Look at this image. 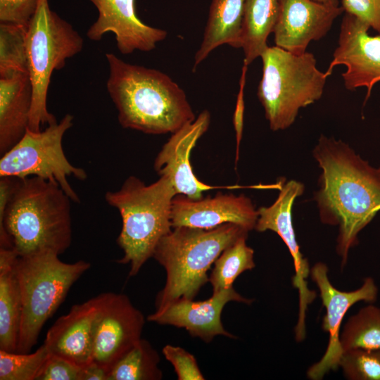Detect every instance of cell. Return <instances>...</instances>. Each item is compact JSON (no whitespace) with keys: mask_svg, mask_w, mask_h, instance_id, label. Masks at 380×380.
Instances as JSON below:
<instances>
[{"mask_svg":"<svg viewBox=\"0 0 380 380\" xmlns=\"http://www.w3.org/2000/svg\"><path fill=\"white\" fill-rule=\"evenodd\" d=\"M313 156L322 170L314 198L321 221L338 226L336 251L344 266L359 232L380 210V168L370 166L341 140L323 134Z\"/></svg>","mask_w":380,"mask_h":380,"instance_id":"1","label":"cell"},{"mask_svg":"<svg viewBox=\"0 0 380 380\" xmlns=\"http://www.w3.org/2000/svg\"><path fill=\"white\" fill-rule=\"evenodd\" d=\"M106 88L126 129L148 134L176 132L196 119L184 91L169 75L106 53Z\"/></svg>","mask_w":380,"mask_h":380,"instance_id":"2","label":"cell"},{"mask_svg":"<svg viewBox=\"0 0 380 380\" xmlns=\"http://www.w3.org/2000/svg\"><path fill=\"white\" fill-rule=\"evenodd\" d=\"M72 200L57 184L38 177L21 179L0 213V248L18 256L63 253L72 242Z\"/></svg>","mask_w":380,"mask_h":380,"instance_id":"3","label":"cell"},{"mask_svg":"<svg viewBox=\"0 0 380 380\" xmlns=\"http://www.w3.org/2000/svg\"><path fill=\"white\" fill-rule=\"evenodd\" d=\"M248 232L234 223L208 229L173 227L153 255L166 272L165 286L156 298V310L180 298L194 299L209 281L208 272L221 253Z\"/></svg>","mask_w":380,"mask_h":380,"instance_id":"4","label":"cell"},{"mask_svg":"<svg viewBox=\"0 0 380 380\" xmlns=\"http://www.w3.org/2000/svg\"><path fill=\"white\" fill-rule=\"evenodd\" d=\"M176 195L165 176L148 185L130 176L118 190L106 193V201L118 209L122 219L117 243L124 255L117 262L130 265L129 277L135 276L153 258L160 240L172 230V203Z\"/></svg>","mask_w":380,"mask_h":380,"instance_id":"5","label":"cell"},{"mask_svg":"<svg viewBox=\"0 0 380 380\" xmlns=\"http://www.w3.org/2000/svg\"><path fill=\"white\" fill-rule=\"evenodd\" d=\"M260 58L262 75L258 98L270 129H287L300 108L322 97L330 75L317 68V60L310 52L298 55L268 46Z\"/></svg>","mask_w":380,"mask_h":380,"instance_id":"6","label":"cell"},{"mask_svg":"<svg viewBox=\"0 0 380 380\" xmlns=\"http://www.w3.org/2000/svg\"><path fill=\"white\" fill-rule=\"evenodd\" d=\"M58 257L54 252L44 251L17 258L15 272L22 298L17 353H30L46 322L91 267L84 260L67 263Z\"/></svg>","mask_w":380,"mask_h":380,"instance_id":"7","label":"cell"},{"mask_svg":"<svg viewBox=\"0 0 380 380\" xmlns=\"http://www.w3.org/2000/svg\"><path fill=\"white\" fill-rule=\"evenodd\" d=\"M84 39L73 27L39 0L27 27L26 48L28 74L32 87V103L28 128L34 132L57 122L49 112L47 94L54 70L65 67L66 61L80 53Z\"/></svg>","mask_w":380,"mask_h":380,"instance_id":"8","label":"cell"},{"mask_svg":"<svg viewBox=\"0 0 380 380\" xmlns=\"http://www.w3.org/2000/svg\"><path fill=\"white\" fill-rule=\"evenodd\" d=\"M72 125L73 116L66 114L43 130L27 128L21 139L1 156L0 177H38L58 185L72 202L80 203L68 178L85 180L87 173L70 163L62 146L63 136Z\"/></svg>","mask_w":380,"mask_h":380,"instance_id":"9","label":"cell"},{"mask_svg":"<svg viewBox=\"0 0 380 380\" xmlns=\"http://www.w3.org/2000/svg\"><path fill=\"white\" fill-rule=\"evenodd\" d=\"M279 194L274 203L268 207L258 209V217L255 227L258 232L271 230L277 233L287 246L292 257L295 274L293 286L298 293V316L295 327L298 341L305 337V317L308 306L316 298L315 291L308 286L307 278L310 273L308 260L303 257L296 241L292 222V208L295 199L304 192V184L296 180L285 183L281 179L277 183Z\"/></svg>","mask_w":380,"mask_h":380,"instance_id":"10","label":"cell"},{"mask_svg":"<svg viewBox=\"0 0 380 380\" xmlns=\"http://www.w3.org/2000/svg\"><path fill=\"white\" fill-rule=\"evenodd\" d=\"M328 270L327 265L321 262L310 269L311 278L319 291L326 310L322 329L329 334V342L324 355L308 370V377L312 380L322 379L329 372L339 367L343 353L340 329L347 311L357 302H374L378 296V288L372 277L365 278L362 285L354 291H343L331 283Z\"/></svg>","mask_w":380,"mask_h":380,"instance_id":"11","label":"cell"},{"mask_svg":"<svg viewBox=\"0 0 380 380\" xmlns=\"http://www.w3.org/2000/svg\"><path fill=\"white\" fill-rule=\"evenodd\" d=\"M94 338L93 362L109 372L141 338L145 319L125 294L103 293Z\"/></svg>","mask_w":380,"mask_h":380,"instance_id":"12","label":"cell"},{"mask_svg":"<svg viewBox=\"0 0 380 380\" xmlns=\"http://www.w3.org/2000/svg\"><path fill=\"white\" fill-rule=\"evenodd\" d=\"M369 26L355 16L345 13L341 24L338 45L327 70L330 75L340 65L346 89L367 88L368 99L374 85L380 82V34H368Z\"/></svg>","mask_w":380,"mask_h":380,"instance_id":"13","label":"cell"},{"mask_svg":"<svg viewBox=\"0 0 380 380\" xmlns=\"http://www.w3.org/2000/svg\"><path fill=\"white\" fill-rule=\"evenodd\" d=\"M210 123V113L204 110L194 121L173 132L156 156L155 170L158 175L170 179L177 194L198 199L203 197V192L211 189L239 187L209 185L198 179L192 170L191 152L208 129Z\"/></svg>","mask_w":380,"mask_h":380,"instance_id":"14","label":"cell"},{"mask_svg":"<svg viewBox=\"0 0 380 380\" xmlns=\"http://www.w3.org/2000/svg\"><path fill=\"white\" fill-rule=\"evenodd\" d=\"M258 217L252 201L243 194L217 192L214 196L192 199L177 194L172 203L173 227L186 226L213 229L225 223L255 229Z\"/></svg>","mask_w":380,"mask_h":380,"instance_id":"15","label":"cell"},{"mask_svg":"<svg viewBox=\"0 0 380 380\" xmlns=\"http://www.w3.org/2000/svg\"><path fill=\"white\" fill-rule=\"evenodd\" d=\"M344 12L338 6L312 0H280L274 27L275 46L295 54L306 52L312 41L322 39L337 17Z\"/></svg>","mask_w":380,"mask_h":380,"instance_id":"16","label":"cell"},{"mask_svg":"<svg viewBox=\"0 0 380 380\" xmlns=\"http://www.w3.org/2000/svg\"><path fill=\"white\" fill-rule=\"evenodd\" d=\"M98 18L87 31V37L99 41L108 32L115 34L118 49L124 55L136 50L150 51L167 35L166 30L149 26L137 16L135 0H89Z\"/></svg>","mask_w":380,"mask_h":380,"instance_id":"17","label":"cell"},{"mask_svg":"<svg viewBox=\"0 0 380 380\" xmlns=\"http://www.w3.org/2000/svg\"><path fill=\"white\" fill-rule=\"evenodd\" d=\"M230 301L251 304L253 300L242 296L232 287L213 292L210 298L203 301L180 298L156 310L147 319L184 328L191 336L206 343L217 335L234 338L235 336L224 328L221 320L222 310Z\"/></svg>","mask_w":380,"mask_h":380,"instance_id":"18","label":"cell"},{"mask_svg":"<svg viewBox=\"0 0 380 380\" xmlns=\"http://www.w3.org/2000/svg\"><path fill=\"white\" fill-rule=\"evenodd\" d=\"M103 293L75 304L48 330L44 344L49 353L82 367L93 362L95 322Z\"/></svg>","mask_w":380,"mask_h":380,"instance_id":"19","label":"cell"},{"mask_svg":"<svg viewBox=\"0 0 380 380\" xmlns=\"http://www.w3.org/2000/svg\"><path fill=\"white\" fill-rule=\"evenodd\" d=\"M32 87L29 75L0 77V155L23 137L29 125Z\"/></svg>","mask_w":380,"mask_h":380,"instance_id":"20","label":"cell"},{"mask_svg":"<svg viewBox=\"0 0 380 380\" xmlns=\"http://www.w3.org/2000/svg\"><path fill=\"white\" fill-rule=\"evenodd\" d=\"M18 255L0 248V350L16 352L22 317V298L15 272Z\"/></svg>","mask_w":380,"mask_h":380,"instance_id":"21","label":"cell"},{"mask_svg":"<svg viewBox=\"0 0 380 380\" xmlns=\"http://www.w3.org/2000/svg\"><path fill=\"white\" fill-rule=\"evenodd\" d=\"M245 0H212L203 37L194 56L193 71L216 48L227 44L241 48Z\"/></svg>","mask_w":380,"mask_h":380,"instance_id":"22","label":"cell"},{"mask_svg":"<svg viewBox=\"0 0 380 380\" xmlns=\"http://www.w3.org/2000/svg\"><path fill=\"white\" fill-rule=\"evenodd\" d=\"M279 9L280 0H245L241 35L243 64L248 66L267 48Z\"/></svg>","mask_w":380,"mask_h":380,"instance_id":"23","label":"cell"},{"mask_svg":"<svg viewBox=\"0 0 380 380\" xmlns=\"http://www.w3.org/2000/svg\"><path fill=\"white\" fill-rule=\"evenodd\" d=\"M158 352L146 340L141 338L112 367L108 380H160Z\"/></svg>","mask_w":380,"mask_h":380,"instance_id":"24","label":"cell"},{"mask_svg":"<svg viewBox=\"0 0 380 380\" xmlns=\"http://www.w3.org/2000/svg\"><path fill=\"white\" fill-rule=\"evenodd\" d=\"M248 235L227 246L214 262L209 281L213 293L233 287L235 279L243 272L255 266L254 251L246 244Z\"/></svg>","mask_w":380,"mask_h":380,"instance_id":"25","label":"cell"},{"mask_svg":"<svg viewBox=\"0 0 380 380\" xmlns=\"http://www.w3.org/2000/svg\"><path fill=\"white\" fill-rule=\"evenodd\" d=\"M343 351L380 350V308L368 305L351 316L340 336Z\"/></svg>","mask_w":380,"mask_h":380,"instance_id":"26","label":"cell"},{"mask_svg":"<svg viewBox=\"0 0 380 380\" xmlns=\"http://www.w3.org/2000/svg\"><path fill=\"white\" fill-rule=\"evenodd\" d=\"M26 35L27 27L0 24V77L28 74Z\"/></svg>","mask_w":380,"mask_h":380,"instance_id":"27","label":"cell"},{"mask_svg":"<svg viewBox=\"0 0 380 380\" xmlns=\"http://www.w3.org/2000/svg\"><path fill=\"white\" fill-rule=\"evenodd\" d=\"M49 355L44 344L32 353L0 350V380H36Z\"/></svg>","mask_w":380,"mask_h":380,"instance_id":"28","label":"cell"},{"mask_svg":"<svg viewBox=\"0 0 380 380\" xmlns=\"http://www.w3.org/2000/svg\"><path fill=\"white\" fill-rule=\"evenodd\" d=\"M339 367L350 380H380V350L343 351Z\"/></svg>","mask_w":380,"mask_h":380,"instance_id":"29","label":"cell"},{"mask_svg":"<svg viewBox=\"0 0 380 380\" xmlns=\"http://www.w3.org/2000/svg\"><path fill=\"white\" fill-rule=\"evenodd\" d=\"M165 359L174 367L179 380H203L195 357L184 348L166 345L163 348Z\"/></svg>","mask_w":380,"mask_h":380,"instance_id":"30","label":"cell"},{"mask_svg":"<svg viewBox=\"0 0 380 380\" xmlns=\"http://www.w3.org/2000/svg\"><path fill=\"white\" fill-rule=\"evenodd\" d=\"M83 367L49 353L36 380H81Z\"/></svg>","mask_w":380,"mask_h":380,"instance_id":"31","label":"cell"},{"mask_svg":"<svg viewBox=\"0 0 380 380\" xmlns=\"http://www.w3.org/2000/svg\"><path fill=\"white\" fill-rule=\"evenodd\" d=\"M39 0H0V22L27 27Z\"/></svg>","mask_w":380,"mask_h":380,"instance_id":"32","label":"cell"},{"mask_svg":"<svg viewBox=\"0 0 380 380\" xmlns=\"http://www.w3.org/2000/svg\"><path fill=\"white\" fill-rule=\"evenodd\" d=\"M344 13L361 20L380 34V0H341Z\"/></svg>","mask_w":380,"mask_h":380,"instance_id":"33","label":"cell"},{"mask_svg":"<svg viewBox=\"0 0 380 380\" xmlns=\"http://www.w3.org/2000/svg\"><path fill=\"white\" fill-rule=\"evenodd\" d=\"M248 65L243 64L242 67L241 75L239 80V90L236 97V106L233 115V125L236 134V163L239 158V145L242 137L243 125V113H244V87L246 80V72Z\"/></svg>","mask_w":380,"mask_h":380,"instance_id":"34","label":"cell"},{"mask_svg":"<svg viewBox=\"0 0 380 380\" xmlns=\"http://www.w3.org/2000/svg\"><path fill=\"white\" fill-rule=\"evenodd\" d=\"M109 371L92 362L83 367L81 380H108Z\"/></svg>","mask_w":380,"mask_h":380,"instance_id":"35","label":"cell"},{"mask_svg":"<svg viewBox=\"0 0 380 380\" xmlns=\"http://www.w3.org/2000/svg\"><path fill=\"white\" fill-rule=\"evenodd\" d=\"M318 3L329 5V6H339V1L338 0H312Z\"/></svg>","mask_w":380,"mask_h":380,"instance_id":"36","label":"cell"}]
</instances>
